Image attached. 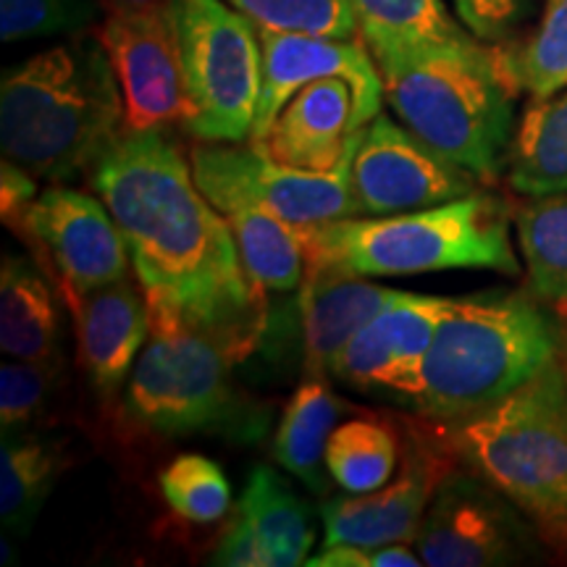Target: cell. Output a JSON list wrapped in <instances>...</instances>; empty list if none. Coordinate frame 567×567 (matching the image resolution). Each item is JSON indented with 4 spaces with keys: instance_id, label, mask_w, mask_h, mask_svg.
Returning <instances> with one entry per match:
<instances>
[{
    "instance_id": "12",
    "label": "cell",
    "mask_w": 567,
    "mask_h": 567,
    "mask_svg": "<svg viewBox=\"0 0 567 567\" xmlns=\"http://www.w3.org/2000/svg\"><path fill=\"white\" fill-rule=\"evenodd\" d=\"M13 234L30 245L63 302L130 274V247L109 205L74 187L42 189Z\"/></svg>"
},
{
    "instance_id": "11",
    "label": "cell",
    "mask_w": 567,
    "mask_h": 567,
    "mask_svg": "<svg viewBox=\"0 0 567 567\" xmlns=\"http://www.w3.org/2000/svg\"><path fill=\"white\" fill-rule=\"evenodd\" d=\"M402 463L386 486L368 494L334 496L321 507L326 544L375 549L394 542H415L431 496L460 463L444 425L429 417H400Z\"/></svg>"
},
{
    "instance_id": "18",
    "label": "cell",
    "mask_w": 567,
    "mask_h": 567,
    "mask_svg": "<svg viewBox=\"0 0 567 567\" xmlns=\"http://www.w3.org/2000/svg\"><path fill=\"white\" fill-rule=\"evenodd\" d=\"M74 316L80 365L92 392L113 400L126 386L142 347L151 339V308L142 284L126 274L66 302Z\"/></svg>"
},
{
    "instance_id": "15",
    "label": "cell",
    "mask_w": 567,
    "mask_h": 567,
    "mask_svg": "<svg viewBox=\"0 0 567 567\" xmlns=\"http://www.w3.org/2000/svg\"><path fill=\"white\" fill-rule=\"evenodd\" d=\"M264 45V90H260L258 116L250 142L260 140L287 105L289 97L305 84L344 76L358 97L360 124H368L381 113L384 80L375 66L373 53L363 38H323V34L258 30Z\"/></svg>"
},
{
    "instance_id": "21",
    "label": "cell",
    "mask_w": 567,
    "mask_h": 567,
    "mask_svg": "<svg viewBox=\"0 0 567 567\" xmlns=\"http://www.w3.org/2000/svg\"><path fill=\"white\" fill-rule=\"evenodd\" d=\"M344 410H350V405H344L342 396L329 386L326 373L305 371L276 429V463L287 467L316 494H329V481L323 473L326 444Z\"/></svg>"
},
{
    "instance_id": "4",
    "label": "cell",
    "mask_w": 567,
    "mask_h": 567,
    "mask_svg": "<svg viewBox=\"0 0 567 567\" xmlns=\"http://www.w3.org/2000/svg\"><path fill=\"white\" fill-rule=\"evenodd\" d=\"M557 360L555 316L528 292L457 297L425 352L415 413L452 425L484 413Z\"/></svg>"
},
{
    "instance_id": "5",
    "label": "cell",
    "mask_w": 567,
    "mask_h": 567,
    "mask_svg": "<svg viewBox=\"0 0 567 567\" xmlns=\"http://www.w3.org/2000/svg\"><path fill=\"white\" fill-rule=\"evenodd\" d=\"M444 431L460 463L505 494L544 547L567 559V386L557 360Z\"/></svg>"
},
{
    "instance_id": "22",
    "label": "cell",
    "mask_w": 567,
    "mask_h": 567,
    "mask_svg": "<svg viewBox=\"0 0 567 567\" xmlns=\"http://www.w3.org/2000/svg\"><path fill=\"white\" fill-rule=\"evenodd\" d=\"M66 465V450L55 439L32 429L6 431L0 442V523L6 534H30Z\"/></svg>"
},
{
    "instance_id": "19",
    "label": "cell",
    "mask_w": 567,
    "mask_h": 567,
    "mask_svg": "<svg viewBox=\"0 0 567 567\" xmlns=\"http://www.w3.org/2000/svg\"><path fill=\"white\" fill-rule=\"evenodd\" d=\"M402 295L405 289L379 287L334 266L308 264L300 284L305 371L331 373L347 342Z\"/></svg>"
},
{
    "instance_id": "7",
    "label": "cell",
    "mask_w": 567,
    "mask_h": 567,
    "mask_svg": "<svg viewBox=\"0 0 567 567\" xmlns=\"http://www.w3.org/2000/svg\"><path fill=\"white\" fill-rule=\"evenodd\" d=\"M239 360L221 339L172 316H151V339L126 379L122 417L132 429L163 439H258L266 434L268 413L234 384Z\"/></svg>"
},
{
    "instance_id": "9",
    "label": "cell",
    "mask_w": 567,
    "mask_h": 567,
    "mask_svg": "<svg viewBox=\"0 0 567 567\" xmlns=\"http://www.w3.org/2000/svg\"><path fill=\"white\" fill-rule=\"evenodd\" d=\"M350 158L334 172H302L279 166L239 142H197L189 151L197 187L218 213L258 205L295 226L360 216L350 184Z\"/></svg>"
},
{
    "instance_id": "14",
    "label": "cell",
    "mask_w": 567,
    "mask_h": 567,
    "mask_svg": "<svg viewBox=\"0 0 567 567\" xmlns=\"http://www.w3.org/2000/svg\"><path fill=\"white\" fill-rule=\"evenodd\" d=\"M97 38L122 84L126 130L174 132L187 116L179 38L168 6L105 13Z\"/></svg>"
},
{
    "instance_id": "23",
    "label": "cell",
    "mask_w": 567,
    "mask_h": 567,
    "mask_svg": "<svg viewBox=\"0 0 567 567\" xmlns=\"http://www.w3.org/2000/svg\"><path fill=\"white\" fill-rule=\"evenodd\" d=\"M507 182L523 197L567 193V87L528 103L507 153Z\"/></svg>"
},
{
    "instance_id": "32",
    "label": "cell",
    "mask_w": 567,
    "mask_h": 567,
    "mask_svg": "<svg viewBox=\"0 0 567 567\" xmlns=\"http://www.w3.org/2000/svg\"><path fill=\"white\" fill-rule=\"evenodd\" d=\"M103 0H0V40L6 45L24 40L82 34L97 24Z\"/></svg>"
},
{
    "instance_id": "36",
    "label": "cell",
    "mask_w": 567,
    "mask_h": 567,
    "mask_svg": "<svg viewBox=\"0 0 567 567\" xmlns=\"http://www.w3.org/2000/svg\"><path fill=\"white\" fill-rule=\"evenodd\" d=\"M38 200V176H32L19 163L3 158L0 163V216L11 231L24 221L27 210Z\"/></svg>"
},
{
    "instance_id": "10",
    "label": "cell",
    "mask_w": 567,
    "mask_h": 567,
    "mask_svg": "<svg viewBox=\"0 0 567 567\" xmlns=\"http://www.w3.org/2000/svg\"><path fill=\"white\" fill-rule=\"evenodd\" d=\"M542 547L526 515L467 465H455L442 478L415 536L429 567L526 565Z\"/></svg>"
},
{
    "instance_id": "8",
    "label": "cell",
    "mask_w": 567,
    "mask_h": 567,
    "mask_svg": "<svg viewBox=\"0 0 567 567\" xmlns=\"http://www.w3.org/2000/svg\"><path fill=\"white\" fill-rule=\"evenodd\" d=\"M187 116L197 142L250 140L264 90V45L245 13L226 0H172Z\"/></svg>"
},
{
    "instance_id": "29",
    "label": "cell",
    "mask_w": 567,
    "mask_h": 567,
    "mask_svg": "<svg viewBox=\"0 0 567 567\" xmlns=\"http://www.w3.org/2000/svg\"><path fill=\"white\" fill-rule=\"evenodd\" d=\"M502 74L515 92L549 97L567 87V0H547L536 32L523 42L494 45Z\"/></svg>"
},
{
    "instance_id": "38",
    "label": "cell",
    "mask_w": 567,
    "mask_h": 567,
    "mask_svg": "<svg viewBox=\"0 0 567 567\" xmlns=\"http://www.w3.org/2000/svg\"><path fill=\"white\" fill-rule=\"evenodd\" d=\"M423 565L417 549L405 547V542L384 544V547L371 549V567H417Z\"/></svg>"
},
{
    "instance_id": "39",
    "label": "cell",
    "mask_w": 567,
    "mask_h": 567,
    "mask_svg": "<svg viewBox=\"0 0 567 567\" xmlns=\"http://www.w3.org/2000/svg\"><path fill=\"white\" fill-rule=\"evenodd\" d=\"M551 310H555V323H557V363L567 386V308H551Z\"/></svg>"
},
{
    "instance_id": "1",
    "label": "cell",
    "mask_w": 567,
    "mask_h": 567,
    "mask_svg": "<svg viewBox=\"0 0 567 567\" xmlns=\"http://www.w3.org/2000/svg\"><path fill=\"white\" fill-rule=\"evenodd\" d=\"M87 176L124 234L151 316H172L245 358L264 331V289L172 132L124 130Z\"/></svg>"
},
{
    "instance_id": "6",
    "label": "cell",
    "mask_w": 567,
    "mask_h": 567,
    "mask_svg": "<svg viewBox=\"0 0 567 567\" xmlns=\"http://www.w3.org/2000/svg\"><path fill=\"white\" fill-rule=\"evenodd\" d=\"M297 231L308 264L334 266L354 276H413L455 268L520 274L505 210L481 193L392 216L297 226Z\"/></svg>"
},
{
    "instance_id": "28",
    "label": "cell",
    "mask_w": 567,
    "mask_h": 567,
    "mask_svg": "<svg viewBox=\"0 0 567 567\" xmlns=\"http://www.w3.org/2000/svg\"><path fill=\"white\" fill-rule=\"evenodd\" d=\"M528 292L549 308H567V193L530 197L515 216Z\"/></svg>"
},
{
    "instance_id": "27",
    "label": "cell",
    "mask_w": 567,
    "mask_h": 567,
    "mask_svg": "<svg viewBox=\"0 0 567 567\" xmlns=\"http://www.w3.org/2000/svg\"><path fill=\"white\" fill-rule=\"evenodd\" d=\"M368 51L481 42L442 0H352Z\"/></svg>"
},
{
    "instance_id": "13",
    "label": "cell",
    "mask_w": 567,
    "mask_h": 567,
    "mask_svg": "<svg viewBox=\"0 0 567 567\" xmlns=\"http://www.w3.org/2000/svg\"><path fill=\"white\" fill-rule=\"evenodd\" d=\"M350 184L360 216L421 210L476 193V176L446 161L386 113L358 132Z\"/></svg>"
},
{
    "instance_id": "31",
    "label": "cell",
    "mask_w": 567,
    "mask_h": 567,
    "mask_svg": "<svg viewBox=\"0 0 567 567\" xmlns=\"http://www.w3.org/2000/svg\"><path fill=\"white\" fill-rule=\"evenodd\" d=\"M258 30L360 38L352 0H226Z\"/></svg>"
},
{
    "instance_id": "37",
    "label": "cell",
    "mask_w": 567,
    "mask_h": 567,
    "mask_svg": "<svg viewBox=\"0 0 567 567\" xmlns=\"http://www.w3.org/2000/svg\"><path fill=\"white\" fill-rule=\"evenodd\" d=\"M308 567H371V549L354 544H326Z\"/></svg>"
},
{
    "instance_id": "16",
    "label": "cell",
    "mask_w": 567,
    "mask_h": 567,
    "mask_svg": "<svg viewBox=\"0 0 567 567\" xmlns=\"http://www.w3.org/2000/svg\"><path fill=\"white\" fill-rule=\"evenodd\" d=\"M457 297L408 292L381 310L337 354L331 375L360 392H389L413 400L421 368L442 318Z\"/></svg>"
},
{
    "instance_id": "30",
    "label": "cell",
    "mask_w": 567,
    "mask_h": 567,
    "mask_svg": "<svg viewBox=\"0 0 567 567\" xmlns=\"http://www.w3.org/2000/svg\"><path fill=\"white\" fill-rule=\"evenodd\" d=\"M161 494L174 515L195 526H210L231 507V486L221 465L203 455H179L161 471Z\"/></svg>"
},
{
    "instance_id": "25",
    "label": "cell",
    "mask_w": 567,
    "mask_h": 567,
    "mask_svg": "<svg viewBox=\"0 0 567 567\" xmlns=\"http://www.w3.org/2000/svg\"><path fill=\"white\" fill-rule=\"evenodd\" d=\"M237 513L250 523L274 567L308 565L316 538L313 515L271 465L252 467Z\"/></svg>"
},
{
    "instance_id": "24",
    "label": "cell",
    "mask_w": 567,
    "mask_h": 567,
    "mask_svg": "<svg viewBox=\"0 0 567 567\" xmlns=\"http://www.w3.org/2000/svg\"><path fill=\"white\" fill-rule=\"evenodd\" d=\"M402 444L400 417L381 413L347 417L326 444V473L347 494L375 492L400 471Z\"/></svg>"
},
{
    "instance_id": "35",
    "label": "cell",
    "mask_w": 567,
    "mask_h": 567,
    "mask_svg": "<svg viewBox=\"0 0 567 567\" xmlns=\"http://www.w3.org/2000/svg\"><path fill=\"white\" fill-rule=\"evenodd\" d=\"M210 565H224V567H274V559L268 555V549L260 544V538L255 536L250 523L243 515L226 526L221 544L213 551Z\"/></svg>"
},
{
    "instance_id": "34",
    "label": "cell",
    "mask_w": 567,
    "mask_h": 567,
    "mask_svg": "<svg viewBox=\"0 0 567 567\" xmlns=\"http://www.w3.org/2000/svg\"><path fill=\"white\" fill-rule=\"evenodd\" d=\"M534 0H452L457 19L486 45H505L528 19Z\"/></svg>"
},
{
    "instance_id": "40",
    "label": "cell",
    "mask_w": 567,
    "mask_h": 567,
    "mask_svg": "<svg viewBox=\"0 0 567 567\" xmlns=\"http://www.w3.org/2000/svg\"><path fill=\"white\" fill-rule=\"evenodd\" d=\"M105 3V13H116V11H153V9H163L172 0H103Z\"/></svg>"
},
{
    "instance_id": "20",
    "label": "cell",
    "mask_w": 567,
    "mask_h": 567,
    "mask_svg": "<svg viewBox=\"0 0 567 567\" xmlns=\"http://www.w3.org/2000/svg\"><path fill=\"white\" fill-rule=\"evenodd\" d=\"M0 350L13 360L63 358L59 300L40 266L21 255H3L0 266Z\"/></svg>"
},
{
    "instance_id": "17",
    "label": "cell",
    "mask_w": 567,
    "mask_h": 567,
    "mask_svg": "<svg viewBox=\"0 0 567 567\" xmlns=\"http://www.w3.org/2000/svg\"><path fill=\"white\" fill-rule=\"evenodd\" d=\"M360 130L354 87L344 76H326L297 90L250 145L279 166L334 172L352 155Z\"/></svg>"
},
{
    "instance_id": "26",
    "label": "cell",
    "mask_w": 567,
    "mask_h": 567,
    "mask_svg": "<svg viewBox=\"0 0 567 567\" xmlns=\"http://www.w3.org/2000/svg\"><path fill=\"white\" fill-rule=\"evenodd\" d=\"M224 218L231 226L247 274L268 292H292L308 271V255L295 224L258 205H237Z\"/></svg>"
},
{
    "instance_id": "33",
    "label": "cell",
    "mask_w": 567,
    "mask_h": 567,
    "mask_svg": "<svg viewBox=\"0 0 567 567\" xmlns=\"http://www.w3.org/2000/svg\"><path fill=\"white\" fill-rule=\"evenodd\" d=\"M63 358L13 360L0 365V425L6 431L32 429L61 389Z\"/></svg>"
},
{
    "instance_id": "3",
    "label": "cell",
    "mask_w": 567,
    "mask_h": 567,
    "mask_svg": "<svg viewBox=\"0 0 567 567\" xmlns=\"http://www.w3.org/2000/svg\"><path fill=\"white\" fill-rule=\"evenodd\" d=\"M373 59L396 118L446 161L494 182L513 145L517 97L494 45L386 48Z\"/></svg>"
},
{
    "instance_id": "2",
    "label": "cell",
    "mask_w": 567,
    "mask_h": 567,
    "mask_svg": "<svg viewBox=\"0 0 567 567\" xmlns=\"http://www.w3.org/2000/svg\"><path fill=\"white\" fill-rule=\"evenodd\" d=\"M124 130L122 84L97 32L71 34L3 71L0 151L38 179L87 174Z\"/></svg>"
}]
</instances>
